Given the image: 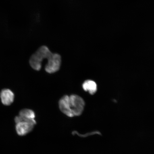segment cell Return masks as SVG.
<instances>
[{
  "label": "cell",
  "instance_id": "obj_1",
  "mask_svg": "<svg viewBox=\"0 0 154 154\" xmlns=\"http://www.w3.org/2000/svg\"><path fill=\"white\" fill-rule=\"evenodd\" d=\"M59 106L63 114L72 117L79 116L82 114L85 106V102L78 95H65L59 100Z\"/></svg>",
  "mask_w": 154,
  "mask_h": 154
},
{
  "label": "cell",
  "instance_id": "obj_2",
  "mask_svg": "<svg viewBox=\"0 0 154 154\" xmlns=\"http://www.w3.org/2000/svg\"><path fill=\"white\" fill-rule=\"evenodd\" d=\"M52 53L47 46L40 47L30 57L29 63L31 66L35 70H40L44 60L47 59Z\"/></svg>",
  "mask_w": 154,
  "mask_h": 154
},
{
  "label": "cell",
  "instance_id": "obj_3",
  "mask_svg": "<svg viewBox=\"0 0 154 154\" xmlns=\"http://www.w3.org/2000/svg\"><path fill=\"white\" fill-rule=\"evenodd\" d=\"M48 62L45 67V70L49 74L57 72L60 68L61 59L60 55L56 53H52L48 58Z\"/></svg>",
  "mask_w": 154,
  "mask_h": 154
},
{
  "label": "cell",
  "instance_id": "obj_4",
  "mask_svg": "<svg viewBox=\"0 0 154 154\" xmlns=\"http://www.w3.org/2000/svg\"><path fill=\"white\" fill-rule=\"evenodd\" d=\"M15 129L17 134L20 136H24L33 130L36 123L29 121H21L16 123Z\"/></svg>",
  "mask_w": 154,
  "mask_h": 154
},
{
  "label": "cell",
  "instance_id": "obj_5",
  "mask_svg": "<svg viewBox=\"0 0 154 154\" xmlns=\"http://www.w3.org/2000/svg\"><path fill=\"white\" fill-rule=\"evenodd\" d=\"M35 115L32 109H25L21 110L19 115L15 117V122L20 121H33L35 120Z\"/></svg>",
  "mask_w": 154,
  "mask_h": 154
},
{
  "label": "cell",
  "instance_id": "obj_6",
  "mask_svg": "<svg viewBox=\"0 0 154 154\" xmlns=\"http://www.w3.org/2000/svg\"><path fill=\"white\" fill-rule=\"evenodd\" d=\"M2 103L5 106L11 105L14 101V95L11 90L9 89H4L2 90L0 93Z\"/></svg>",
  "mask_w": 154,
  "mask_h": 154
},
{
  "label": "cell",
  "instance_id": "obj_7",
  "mask_svg": "<svg viewBox=\"0 0 154 154\" xmlns=\"http://www.w3.org/2000/svg\"><path fill=\"white\" fill-rule=\"evenodd\" d=\"M82 88L85 91L89 92L91 95H94L97 91V85L94 81L87 80L82 84Z\"/></svg>",
  "mask_w": 154,
  "mask_h": 154
}]
</instances>
